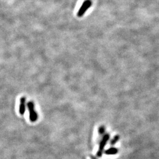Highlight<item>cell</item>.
I'll list each match as a JSON object with an SVG mask.
<instances>
[{"label":"cell","instance_id":"cell-1","mask_svg":"<svg viewBox=\"0 0 159 159\" xmlns=\"http://www.w3.org/2000/svg\"><path fill=\"white\" fill-rule=\"evenodd\" d=\"M29 113V119L31 123H35L38 119V114L35 109L34 102L31 101L29 102L27 104Z\"/></svg>","mask_w":159,"mask_h":159},{"label":"cell","instance_id":"cell-2","mask_svg":"<svg viewBox=\"0 0 159 159\" xmlns=\"http://www.w3.org/2000/svg\"><path fill=\"white\" fill-rule=\"evenodd\" d=\"M92 6V1L91 0H85L81 6L79 11L77 14V17H81L84 16L85 12L87 11L89 8Z\"/></svg>","mask_w":159,"mask_h":159},{"label":"cell","instance_id":"cell-3","mask_svg":"<svg viewBox=\"0 0 159 159\" xmlns=\"http://www.w3.org/2000/svg\"><path fill=\"white\" fill-rule=\"evenodd\" d=\"M26 108V98L25 97H22L20 100L19 105V113L23 116L25 113Z\"/></svg>","mask_w":159,"mask_h":159}]
</instances>
